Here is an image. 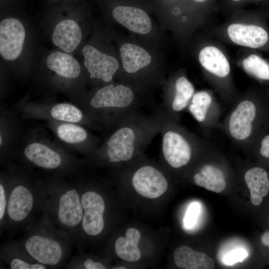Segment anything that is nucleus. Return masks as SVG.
<instances>
[{"mask_svg": "<svg viewBox=\"0 0 269 269\" xmlns=\"http://www.w3.org/2000/svg\"><path fill=\"white\" fill-rule=\"evenodd\" d=\"M160 113L157 108L151 114L134 110L126 115L113 128L104 146L109 161L127 162L139 155L160 133Z\"/></svg>", "mask_w": 269, "mask_h": 269, "instance_id": "1", "label": "nucleus"}, {"mask_svg": "<svg viewBox=\"0 0 269 269\" xmlns=\"http://www.w3.org/2000/svg\"><path fill=\"white\" fill-rule=\"evenodd\" d=\"M139 93L123 82L110 84L97 90L89 104L93 112L102 113L101 121L113 128L126 115L142 106Z\"/></svg>", "mask_w": 269, "mask_h": 269, "instance_id": "2", "label": "nucleus"}, {"mask_svg": "<svg viewBox=\"0 0 269 269\" xmlns=\"http://www.w3.org/2000/svg\"><path fill=\"white\" fill-rule=\"evenodd\" d=\"M160 113L161 152L167 164L175 169L187 165L191 159L193 146L183 133L175 128L173 120Z\"/></svg>", "mask_w": 269, "mask_h": 269, "instance_id": "3", "label": "nucleus"}, {"mask_svg": "<svg viewBox=\"0 0 269 269\" xmlns=\"http://www.w3.org/2000/svg\"><path fill=\"white\" fill-rule=\"evenodd\" d=\"M132 183L139 194L150 199L159 197L168 187L167 181L162 172L155 166L146 164L134 171Z\"/></svg>", "mask_w": 269, "mask_h": 269, "instance_id": "4", "label": "nucleus"}, {"mask_svg": "<svg viewBox=\"0 0 269 269\" xmlns=\"http://www.w3.org/2000/svg\"><path fill=\"white\" fill-rule=\"evenodd\" d=\"M84 65L90 77L105 83H110L118 72L120 65L114 57L101 52L95 47L87 45L82 50Z\"/></svg>", "mask_w": 269, "mask_h": 269, "instance_id": "5", "label": "nucleus"}, {"mask_svg": "<svg viewBox=\"0 0 269 269\" xmlns=\"http://www.w3.org/2000/svg\"><path fill=\"white\" fill-rule=\"evenodd\" d=\"M25 36V29L18 19L7 18L0 23V54L8 61L16 59L20 54Z\"/></svg>", "mask_w": 269, "mask_h": 269, "instance_id": "6", "label": "nucleus"}, {"mask_svg": "<svg viewBox=\"0 0 269 269\" xmlns=\"http://www.w3.org/2000/svg\"><path fill=\"white\" fill-rule=\"evenodd\" d=\"M173 91L166 90L159 109L164 115L173 121L178 113L188 105L194 93L192 84L184 76L178 77L174 81Z\"/></svg>", "mask_w": 269, "mask_h": 269, "instance_id": "7", "label": "nucleus"}, {"mask_svg": "<svg viewBox=\"0 0 269 269\" xmlns=\"http://www.w3.org/2000/svg\"><path fill=\"white\" fill-rule=\"evenodd\" d=\"M81 202L84 210L82 218L84 231L89 235H99L104 227L105 204L103 197L95 192L88 191L83 194Z\"/></svg>", "mask_w": 269, "mask_h": 269, "instance_id": "8", "label": "nucleus"}, {"mask_svg": "<svg viewBox=\"0 0 269 269\" xmlns=\"http://www.w3.org/2000/svg\"><path fill=\"white\" fill-rule=\"evenodd\" d=\"M112 14L116 21L134 33L146 34L152 29L149 16L139 8L119 5L114 8Z\"/></svg>", "mask_w": 269, "mask_h": 269, "instance_id": "9", "label": "nucleus"}, {"mask_svg": "<svg viewBox=\"0 0 269 269\" xmlns=\"http://www.w3.org/2000/svg\"><path fill=\"white\" fill-rule=\"evenodd\" d=\"M25 247L28 254L42 264L55 265L62 256L60 245L51 239L32 236L26 240Z\"/></svg>", "mask_w": 269, "mask_h": 269, "instance_id": "10", "label": "nucleus"}, {"mask_svg": "<svg viewBox=\"0 0 269 269\" xmlns=\"http://www.w3.org/2000/svg\"><path fill=\"white\" fill-rule=\"evenodd\" d=\"M256 114V107L252 102L245 100L238 105L231 114L229 123V131L234 138L243 140L250 136Z\"/></svg>", "mask_w": 269, "mask_h": 269, "instance_id": "11", "label": "nucleus"}, {"mask_svg": "<svg viewBox=\"0 0 269 269\" xmlns=\"http://www.w3.org/2000/svg\"><path fill=\"white\" fill-rule=\"evenodd\" d=\"M228 34L235 44L252 48L263 46L269 37L268 33L262 27L241 23L231 24L228 28Z\"/></svg>", "mask_w": 269, "mask_h": 269, "instance_id": "12", "label": "nucleus"}, {"mask_svg": "<svg viewBox=\"0 0 269 269\" xmlns=\"http://www.w3.org/2000/svg\"><path fill=\"white\" fill-rule=\"evenodd\" d=\"M60 222L67 227H75L83 218V207L75 189L68 190L59 199L58 211Z\"/></svg>", "mask_w": 269, "mask_h": 269, "instance_id": "13", "label": "nucleus"}, {"mask_svg": "<svg viewBox=\"0 0 269 269\" xmlns=\"http://www.w3.org/2000/svg\"><path fill=\"white\" fill-rule=\"evenodd\" d=\"M82 39L81 30L79 25L72 19L59 22L52 33L54 44L66 52L74 51Z\"/></svg>", "mask_w": 269, "mask_h": 269, "instance_id": "14", "label": "nucleus"}, {"mask_svg": "<svg viewBox=\"0 0 269 269\" xmlns=\"http://www.w3.org/2000/svg\"><path fill=\"white\" fill-rule=\"evenodd\" d=\"M33 197L25 186L18 185L12 190L8 201L7 212L9 218L15 221L24 219L31 211Z\"/></svg>", "mask_w": 269, "mask_h": 269, "instance_id": "15", "label": "nucleus"}, {"mask_svg": "<svg viewBox=\"0 0 269 269\" xmlns=\"http://www.w3.org/2000/svg\"><path fill=\"white\" fill-rule=\"evenodd\" d=\"M174 261L178 268L183 269H213L215 267L214 261L208 255L186 246L175 250Z\"/></svg>", "mask_w": 269, "mask_h": 269, "instance_id": "16", "label": "nucleus"}, {"mask_svg": "<svg viewBox=\"0 0 269 269\" xmlns=\"http://www.w3.org/2000/svg\"><path fill=\"white\" fill-rule=\"evenodd\" d=\"M199 61L206 70L217 76L224 77L230 72L227 58L216 47L208 46L203 48L199 54Z\"/></svg>", "mask_w": 269, "mask_h": 269, "instance_id": "17", "label": "nucleus"}, {"mask_svg": "<svg viewBox=\"0 0 269 269\" xmlns=\"http://www.w3.org/2000/svg\"><path fill=\"white\" fill-rule=\"evenodd\" d=\"M245 180L249 189L252 203L257 206L269 191V180L266 171L261 167H253L245 174Z\"/></svg>", "mask_w": 269, "mask_h": 269, "instance_id": "18", "label": "nucleus"}, {"mask_svg": "<svg viewBox=\"0 0 269 269\" xmlns=\"http://www.w3.org/2000/svg\"><path fill=\"white\" fill-rule=\"evenodd\" d=\"M24 154L35 165L46 169L55 168L61 162L58 153L40 143L34 142L27 145L24 149Z\"/></svg>", "mask_w": 269, "mask_h": 269, "instance_id": "19", "label": "nucleus"}, {"mask_svg": "<svg viewBox=\"0 0 269 269\" xmlns=\"http://www.w3.org/2000/svg\"><path fill=\"white\" fill-rule=\"evenodd\" d=\"M48 67L58 75L67 78H75L80 72V66L78 61L69 54L56 51L47 57Z\"/></svg>", "mask_w": 269, "mask_h": 269, "instance_id": "20", "label": "nucleus"}, {"mask_svg": "<svg viewBox=\"0 0 269 269\" xmlns=\"http://www.w3.org/2000/svg\"><path fill=\"white\" fill-rule=\"evenodd\" d=\"M193 180L198 186L216 193L222 192L226 186L223 171L219 168L210 164L203 166L200 172L195 174Z\"/></svg>", "mask_w": 269, "mask_h": 269, "instance_id": "21", "label": "nucleus"}, {"mask_svg": "<svg viewBox=\"0 0 269 269\" xmlns=\"http://www.w3.org/2000/svg\"><path fill=\"white\" fill-rule=\"evenodd\" d=\"M140 239V234L138 230L130 228L126 232V238H119L115 245L117 255L123 260L128 262H135L141 257L140 251L137 247Z\"/></svg>", "mask_w": 269, "mask_h": 269, "instance_id": "22", "label": "nucleus"}, {"mask_svg": "<svg viewBox=\"0 0 269 269\" xmlns=\"http://www.w3.org/2000/svg\"><path fill=\"white\" fill-rule=\"evenodd\" d=\"M58 137L63 141L72 144L85 141L88 137L86 130L82 127L72 124H63L57 129Z\"/></svg>", "mask_w": 269, "mask_h": 269, "instance_id": "23", "label": "nucleus"}, {"mask_svg": "<svg viewBox=\"0 0 269 269\" xmlns=\"http://www.w3.org/2000/svg\"><path fill=\"white\" fill-rule=\"evenodd\" d=\"M211 101L210 95L205 91L198 92L193 96L189 110L197 121H204Z\"/></svg>", "mask_w": 269, "mask_h": 269, "instance_id": "24", "label": "nucleus"}, {"mask_svg": "<svg viewBox=\"0 0 269 269\" xmlns=\"http://www.w3.org/2000/svg\"><path fill=\"white\" fill-rule=\"evenodd\" d=\"M50 113L54 119L67 122L77 123L83 118V114L78 108L67 103L56 105Z\"/></svg>", "mask_w": 269, "mask_h": 269, "instance_id": "25", "label": "nucleus"}, {"mask_svg": "<svg viewBox=\"0 0 269 269\" xmlns=\"http://www.w3.org/2000/svg\"><path fill=\"white\" fill-rule=\"evenodd\" d=\"M245 70L256 77L269 80V64L260 56L251 54L243 61Z\"/></svg>", "mask_w": 269, "mask_h": 269, "instance_id": "26", "label": "nucleus"}, {"mask_svg": "<svg viewBox=\"0 0 269 269\" xmlns=\"http://www.w3.org/2000/svg\"><path fill=\"white\" fill-rule=\"evenodd\" d=\"M247 251L242 247L233 248L226 252L222 257V261L226 265H232L243 262L247 257Z\"/></svg>", "mask_w": 269, "mask_h": 269, "instance_id": "27", "label": "nucleus"}, {"mask_svg": "<svg viewBox=\"0 0 269 269\" xmlns=\"http://www.w3.org/2000/svg\"><path fill=\"white\" fill-rule=\"evenodd\" d=\"M200 212V206L197 203L191 204L188 209L184 220V225L187 228L193 227L196 223Z\"/></svg>", "mask_w": 269, "mask_h": 269, "instance_id": "28", "label": "nucleus"}, {"mask_svg": "<svg viewBox=\"0 0 269 269\" xmlns=\"http://www.w3.org/2000/svg\"><path fill=\"white\" fill-rule=\"evenodd\" d=\"M12 269H45V268L40 264H30L18 259H13L10 265Z\"/></svg>", "mask_w": 269, "mask_h": 269, "instance_id": "29", "label": "nucleus"}, {"mask_svg": "<svg viewBox=\"0 0 269 269\" xmlns=\"http://www.w3.org/2000/svg\"><path fill=\"white\" fill-rule=\"evenodd\" d=\"M261 144L260 153L262 156L269 158V135L263 138Z\"/></svg>", "mask_w": 269, "mask_h": 269, "instance_id": "30", "label": "nucleus"}, {"mask_svg": "<svg viewBox=\"0 0 269 269\" xmlns=\"http://www.w3.org/2000/svg\"><path fill=\"white\" fill-rule=\"evenodd\" d=\"M6 205L5 196L4 188L1 184L0 185V219L3 218L5 212Z\"/></svg>", "mask_w": 269, "mask_h": 269, "instance_id": "31", "label": "nucleus"}, {"mask_svg": "<svg viewBox=\"0 0 269 269\" xmlns=\"http://www.w3.org/2000/svg\"><path fill=\"white\" fill-rule=\"evenodd\" d=\"M84 266L86 269H105L106 268L101 263L95 262L91 259H88L85 262Z\"/></svg>", "mask_w": 269, "mask_h": 269, "instance_id": "32", "label": "nucleus"}, {"mask_svg": "<svg viewBox=\"0 0 269 269\" xmlns=\"http://www.w3.org/2000/svg\"><path fill=\"white\" fill-rule=\"evenodd\" d=\"M262 244L267 247H269V232H265L261 238Z\"/></svg>", "mask_w": 269, "mask_h": 269, "instance_id": "33", "label": "nucleus"}, {"mask_svg": "<svg viewBox=\"0 0 269 269\" xmlns=\"http://www.w3.org/2000/svg\"><path fill=\"white\" fill-rule=\"evenodd\" d=\"M114 269H125L126 268H124V267H120V268H115Z\"/></svg>", "mask_w": 269, "mask_h": 269, "instance_id": "34", "label": "nucleus"}, {"mask_svg": "<svg viewBox=\"0 0 269 269\" xmlns=\"http://www.w3.org/2000/svg\"><path fill=\"white\" fill-rule=\"evenodd\" d=\"M196 0V1H200V2H201V1H205V0Z\"/></svg>", "mask_w": 269, "mask_h": 269, "instance_id": "35", "label": "nucleus"}, {"mask_svg": "<svg viewBox=\"0 0 269 269\" xmlns=\"http://www.w3.org/2000/svg\"><path fill=\"white\" fill-rule=\"evenodd\" d=\"M1 139H2V138H1V136H0V144H1V142H2Z\"/></svg>", "mask_w": 269, "mask_h": 269, "instance_id": "36", "label": "nucleus"}, {"mask_svg": "<svg viewBox=\"0 0 269 269\" xmlns=\"http://www.w3.org/2000/svg\"><path fill=\"white\" fill-rule=\"evenodd\" d=\"M234 1H239V0H233Z\"/></svg>", "mask_w": 269, "mask_h": 269, "instance_id": "37", "label": "nucleus"}]
</instances>
